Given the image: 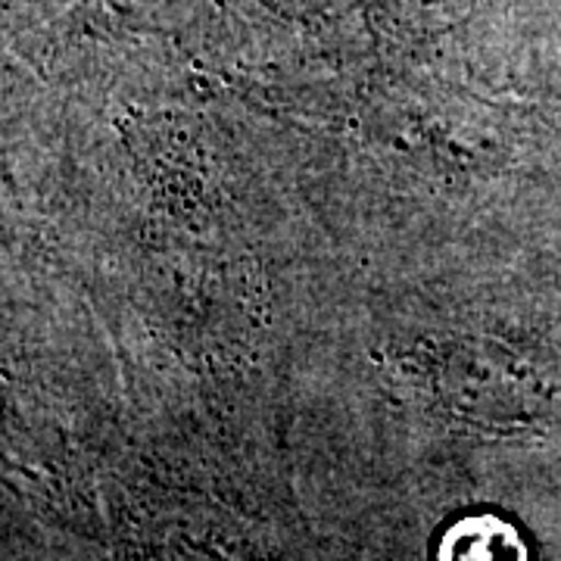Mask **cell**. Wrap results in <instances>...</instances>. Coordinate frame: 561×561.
<instances>
[{
    "label": "cell",
    "instance_id": "obj_1",
    "mask_svg": "<svg viewBox=\"0 0 561 561\" xmlns=\"http://www.w3.org/2000/svg\"><path fill=\"white\" fill-rule=\"evenodd\" d=\"M440 561H524V542L500 518H468L446 534Z\"/></svg>",
    "mask_w": 561,
    "mask_h": 561
}]
</instances>
